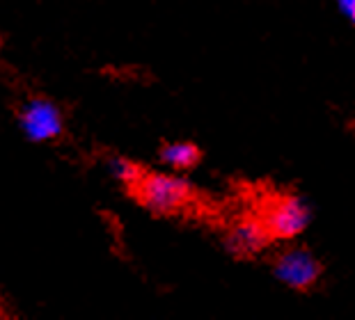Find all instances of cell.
Listing matches in <instances>:
<instances>
[{"label": "cell", "instance_id": "cell-8", "mask_svg": "<svg viewBox=\"0 0 355 320\" xmlns=\"http://www.w3.org/2000/svg\"><path fill=\"white\" fill-rule=\"evenodd\" d=\"M339 14H342L344 19H349L353 26H355V0H335Z\"/></svg>", "mask_w": 355, "mask_h": 320}, {"label": "cell", "instance_id": "cell-3", "mask_svg": "<svg viewBox=\"0 0 355 320\" xmlns=\"http://www.w3.org/2000/svg\"><path fill=\"white\" fill-rule=\"evenodd\" d=\"M19 128L26 140L35 144L55 142L64 133V114L51 98L35 96L19 108Z\"/></svg>", "mask_w": 355, "mask_h": 320}, {"label": "cell", "instance_id": "cell-4", "mask_svg": "<svg viewBox=\"0 0 355 320\" xmlns=\"http://www.w3.org/2000/svg\"><path fill=\"white\" fill-rule=\"evenodd\" d=\"M273 277L291 291H309L321 277V261L307 247H289L273 261Z\"/></svg>", "mask_w": 355, "mask_h": 320}, {"label": "cell", "instance_id": "cell-7", "mask_svg": "<svg viewBox=\"0 0 355 320\" xmlns=\"http://www.w3.org/2000/svg\"><path fill=\"white\" fill-rule=\"evenodd\" d=\"M105 170H108L112 181L124 183V186H131V188H135V183L142 179L140 167L124 156H110L108 163H105Z\"/></svg>", "mask_w": 355, "mask_h": 320}, {"label": "cell", "instance_id": "cell-6", "mask_svg": "<svg viewBox=\"0 0 355 320\" xmlns=\"http://www.w3.org/2000/svg\"><path fill=\"white\" fill-rule=\"evenodd\" d=\"M158 160L170 172H191L200 163V149L193 142H168L158 151Z\"/></svg>", "mask_w": 355, "mask_h": 320}, {"label": "cell", "instance_id": "cell-1", "mask_svg": "<svg viewBox=\"0 0 355 320\" xmlns=\"http://www.w3.org/2000/svg\"><path fill=\"white\" fill-rule=\"evenodd\" d=\"M138 202L156 215H172L184 211L193 199V186L179 172H152L142 174L133 188Z\"/></svg>", "mask_w": 355, "mask_h": 320}, {"label": "cell", "instance_id": "cell-2", "mask_svg": "<svg viewBox=\"0 0 355 320\" xmlns=\"http://www.w3.org/2000/svg\"><path fill=\"white\" fill-rule=\"evenodd\" d=\"M263 224L268 226L273 240H293L307 231L312 224V208L298 195L273 197L259 213Z\"/></svg>", "mask_w": 355, "mask_h": 320}, {"label": "cell", "instance_id": "cell-5", "mask_svg": "<svg viewBox=\"0 0 355 320\" xmlns=\"http://www.w3.org/2000/svg\"><path fill=\"white\" fill-rule=\"evenodd\" d=\"M273 235L263 224L261 215H248L236 220L225 233V249L236 258H252L270 245Z\"/></svg>", "mask_w": 355, "mask_h": 320}]
</instances>
